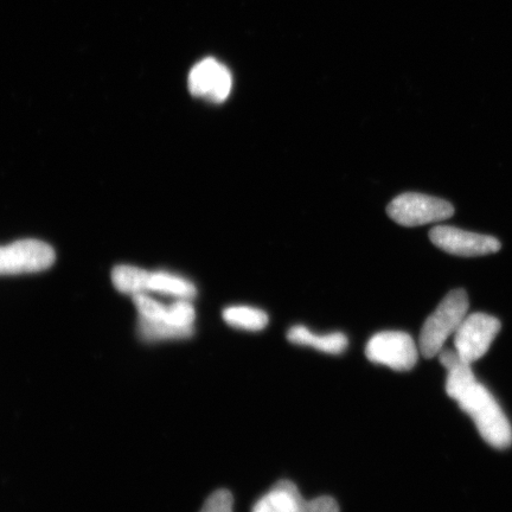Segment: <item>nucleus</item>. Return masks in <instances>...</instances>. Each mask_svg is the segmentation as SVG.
<instances>
[{
  "mask_svg": "<svg viewBox=\"0 0 512 512\" xmlns=\"http://www.w3.org/2000/svg\"><path fill=\"white\" fill-rule=\"evenodd\" d=\"M233 508V495L228 490H219L207 499L200 512H233Z\"/></svg>",
  "mask_w": 512,
  "mask_h": 512,
  "instance_id": "17",
  "label": "nucleus"
},
{
  "mask_svg": "<svg viewBox=\"0 0 512 512\" xmlns=\"http://www.w3.org/2000/svg\"><path fill=\"white\" fill-rule=\"evenodd\" d=\"M196 311L194 305L187 299H178L168 306L164 322L181 329H194Z\"/></svg>",
  "mask_w": 512,
  "mask_h": 512,
  "instance_id": "15",
  "label": "nucleus"
},
{
  "mask_svg": "<svg viewBox=\"0 0 512 512\" xmlns=\"http://www.w3.org/2000/svg\"><path fill=\"white\" fill-rule=\"evenodd\" d=\"M55 259V251L48 243L35 239L19 240L0 246V275L47 271Z\"/></svg>",
  "mask_w": 512,
  "mask_h": 512,
  "instance_id": "5",
  "label": "nucleus"
},
{
  "mask_svg": "<svg viewBox=\"0 0 512 512\" xmlns=\"http://www.w3.org/2000/svg\"><path fill=\"white\" fill-rule=\"evenodd\" d=\"M419 348L403 331H382L369 339L366 356L370 362L396 371H407L418 363Z\"/></svg>",
  "mask_w": 512,
  "mask_h": 512,
  "instance_id": "4",
  "label": "nucleus"
},
{
  "mask_svg": "<svg viewBox=\"0 0 512 512\" xmlns=\"http://www.w3.org/2000/svg\"><path fill=\"white\" fill-rule=\"evenodd\" d=\"M147 292L190 300L196 297L197 288L190 280L168 272H151Z\"/></svg>",
  "mask_w": 512,
  "mask_h": 512,
  "instance_id": "11",
  "label": "nucleus"
},
{
  "mask_svg": "<svg viewBox=\"0 0 512 512\" xmlns=\"http://www.w3.org/2000/svg\"><path fill=\"white\" fill-rule=\"evenodd\" d=\"M224 322L235 329L258 332L268 325L265 311L252 306H230L223 311Z\"/></svg>",
  "mask_w": 512,
  "mask_h": 512,
  "instance_id": "12",
  "label": "nucleus"
},
{
  "mask_svg": "<svg viewBox=\"0 0 512 512\" xmlns=\"http://www.w3.org/2000/svg\"><path fill=\"white\" fill-rule=\"evenodd\" d=\"M499 330L501 322L497 318L485 313H473L466 316L454 334V347L463 360L475 363L489 351Z\"/></svg>",
  "mask_w": 512,
  "mask_h": 512,
  "instance_id": "6",
  "label": "nucleus"
},
{
  "mask_svg": "<svg viewBox=\"0 0 512 512\" xmlns=\"http://www.w3.org/2000/svg\"><path fill=\"white\" fill-rule=\"evenodd\" d=\"M297 512H341L335 498L329 496L318 497L306 501L302 499Z\"/></svg>",
  "mask_w": 512,
  "mask_h": 512,
  "instance_id": "18",
  "label": "nucleus"
},
{
  "mask_svg": "<svg viewBox=\"0 0 512 512\" xmlns=\"http://www.w3.org/2000/svg\"><path fill=\"white\" fill-rule=\"evenodd\" d=\"M133 303L137 307L139 318L153 320V322L164 320L166 311H168V306L157 302V300L147 296L146 293L133 296Z\"/></svg>",
  "mask_w": 512,
  "mask_h": 512,
  "instance_id": "16",
  "label": "nucleus"
},
{
  "mask_svg": "<svg viewBox=\"0 0 512 512\" xmlns=\"http://www.w3.org/2000/svg\"><path fill=\"white\" fill-rule=\"evenodd\" d=\"M430 239L435 247L458 256H480L497 253L501 242L494 236L465 232V230L439 226L431 230Z\"/></svg>",
  "mask_w": 512,
  "mask_h": 512,
  "instance_id": "7",
  "label": "nucleus"
},
{
  "mask_svg": "<svg viewBox=\"0 0 512 512\" xmlns=\"http://www.w3.org/2000/svg\"><path fill=\"white\" fill-rule=\"evenodd\" d=\"M138 336L144 342L170 341V339H185L194 335V329H181L159 320H146L139 318L137 326Z\"/></svg>",
  "mask_w": 512,
  "mask_h": 512,
  "instance_id": "14",
  "label": "nucleus"
},
{
  "mask_svg": "<svg viewBox=\"0 0 512 512\" xmlns=\"http://www.w3.org/2000/svg\"><path fill=\"white\" fill-rule=\"evenodd\" d=\"M233 78L229 69L215 59L197 63L189 74V91L196 98L222 104L232 92Z\"/></svg>",
  "mask_w": 512,
  "mask_h": 512,
  "instance_id": "8",
  "label": "nucleus"
},
{
  "mask_svg": "<svg viewBox=\"0 0 512 512\" xmlns=\"http://www.w3.org/2000/svg\"><path fill=\"white\" fill-rule=\"evenodd\" d=\"M469 311V298L464 290L447 294L422 326L419 350L422 356L433 358L439 355L450 336L456 334Z\"/></svg>",
  "mask_w": 512,
  "mask_h": 512,
  "instance_id": "2",
  "label": "nucleus"
},
{
  "mask_svg": "<svg viewBox=\"0 0 512 512\" xmlns=\"http://www.w3.org/2000/svg\"><path fill=\"white\" fill-rule=\"evenodd\" d=\"M287 339L293 344L315 348L325 354L339 355L348 348L349 339L343 332H332L328 335H317L304 325L293 326L287 332Z\"/></svg>",
  "mask_w": 512,
  "mask_h": 512,
  "instance_id": "9",
  "label": "nucleus"
},
{
  "mask_svg": "<svg viewBox=\"0 0 512 512\" xmlns=\"http://www.w3.org/2000/svg\"><path fill=\"white\" fill-rule=\"evenodd\" d=\"M458 405L475 422L482 438L496 448H507L512 443V428L501 406L488 389L478 381L457 400Z\"/></svg>",
  "mask_w": 512,
  "mask_h": 512,
  "instance_id": "1",
  "label": "nucleus"
},
{
  "mask_svg": "<svg viewBox=\"0 0 512 512\" xmlns=\"http://www.w3.org/2000/svg\"><path fill=\"white\" fill-rule=\"evenodd\" d=\"M150 273L136 266L120 265L113 268L112 281L120 293L128 296L147 292Z\"/></svg>",
  "mask_w": 512,
  "mask_h": 512,
  "instance_id": "13",
  "label": "nucleus"
},
{
  "mask_svg": "<svg viewBox=\"0 0 512 512\" xmlns=\"http://www.w3.org/2000/svg\"><path fill=\"white\" fill-rule=\"evenodd\" d=\"M303 496L290 480H280L255 503L252 512H297Z\"/></svg>",
  "mask_w": 512,
  "mask_h": 512,
  "instance_id": "10",
  "label": "nucleus"
},
{
  "mask_svg": "<svg viewBox=\"0 0 512 512\" xmlns=\"http://www.w3.org/2000/svg\"><path fill=\"white\" fill-rule=\"evenodd\" d=\"M387 213L393 221L405 227L424 226L450 219L454 208L441 198L407 192L390 202Z\"/></svg>",
  "mask_w": 512,
  "mask_h": 512,
  "instance_id": "3",
  "label": "nucleus"
}]
</instances>
